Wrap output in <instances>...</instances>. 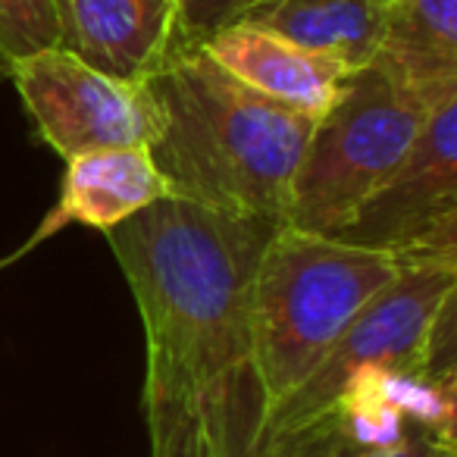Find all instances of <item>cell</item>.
<instances>
[{
  "mask_svg": "<svg viewBox=\"0 0 457 457\" xmlns=\"http://www.w3.org/2000/svg\"><path fill=\"white\" fill-rule=\"evenodd\" d=\"M276 226L170 197L104 232L145 323V382L179 401L197 457H276L248 320Z\"/></svg>",
  "mask_w": 457,
  "mask_h": 457,
  "instance_id": "1",
  "label": "cell"
},
{
  "mask_svg": "<svg viewBox=\"0 0 457 457\" xmlns=\"http://www.w3.org/2000/svg\"><path fill=\"white\" fill-rule=\"evenodd\" d=\"M145 82L163 113L151 157L172 197L216 213L286 222L317 120L257 95L191 38H179Z\"/></svg>",
  "mask_w": 457,
  "mask_h": 457,
  "instance_id": "2",
  "label": "cell"
},
{
  "mask_svg": "<svg viewBox=\"0 0 457 457\" xmlns=\"http://www.w3.org/2000/svg\"><path fill=\"white\" fill-rule=\"evenodd\" d=\"M401 270L404 261L386 251L338 242L286 222L273 228L248 298L251 345L270 401V420Z\"/></svg>",
  "mask_w": 457,
  "mask_h": 457,
  "instance_id": "3",
  "label": "cell"
},
{
  "mask_svg": "<svg viewBox=\"0 0 457 457\" xmlns=\"http://www.w3.org/2000/svg\"><path fill=\"white\" fill-rule=\"evenodd\" d=\"M436 107L376 63L351 72L332 107L313 122L292 182L286 226L338 236L398 170Z\"/></svg>",
  "mask_w": 457,
  "mask_h": 457,
  "instance_id": "4",
  "label": "cell"
},
{
  "mask_svg": "<svg viewBox=\"0 0 457 457\" xmlns=\"http://www.w3.org/2000/svg\"><path fill=\"white\" fill-rule=\"evenodd\" d=\"M457 379L367 367L329 411L276 438V457H457Z\"/></svg>",
  "mask_w": 457,
  "mask_h": 457,
  "instance_id": "5",
  "label": "cell"
},
{
  "mask_svg": "<svg viewBox=\"0 0 457 457\" xmlns=\"http://www.w3.org/2000/svg\"><path fill=\"white\" fill-rule=\"evenodd\" d=\"M457 298V261H411L345 329L304 386L288 395L270 420L279 436L329 411L345 382L367 367H398L426 373V348L445 304ZM429 376V373H426ZM436 379V376H432Z\"/></svg>",
  "mask_w": 457,
  "mask_h": 457,
  "instance_id": "6",
  "label": "cell"
},
{
  "mask_svg": "<svg viewBox=\"0 0 457 457\" xmlns=\"http://www.w3.org/2000/svg\"><path fill=\"white\" fill-rule=\"evenodd\" d=\"M7 79L38 138L63 160L101 147H151L163 129L151 85L107 76L60 47L16 60Z\"/></svg>",
  "mask_w": 457,
  "mask_h": 457,
  "instance_id": "7",
  "label": "cell"
},
{
  "mask_svg": "<svg viewBox=\"0 0 457 457\" xmlns=\"http://www.w3.org/2000/svg\"><path fill=\"white\" fill-rule=\"evenodd\" d=\"M332 238L404 263L457 261V97L426 116L398 170Z\"/></svg>",
  "mask_w": 457,
  "mask_h": 457,
  "instance_id": "8",
  "label": "cell"
},
{
  "mask_svg": "<svg viewBox=\"0 0 457 457\" xmlns=\"http://www.w3.org/2000/svg\"><path fill=\"white\" fill-rule=\"evenodd\" d=\"M60 51L129 82H145L172 51L176 0H51Z\"/></svg>",
  "mask_w": 457,
  "mask_h": 457,
  "instance_id": "9",
  "label": "cell"
},
{
  "mask_svg": "<svg viewBox=\"0 0 457 457\" xmlns=\"http://www.w3.org/2000/svg\"><path fill=\"white\" fill-rule=\"evenodd\" d=\"M201 45L238 82L311 120L332 107L351 76L345 66L242 20L216 29Z\"/></svg>",
  "mask_w": 457,
  "mask_h": 457,
  "instance_id": "10",
  "label": "cell"
},
{
  "mask_svg": "<svg viewBox=\"0 0 457 457\" xmlns=\"http://www.w3.org/2000/svg\"><path fill=\"white\" fill-rule=\"evenodd\" d=\"M172 188L157 170L151 147H101L66 160L63 191L57 207L41 222L32 245L82 222L97 232H110L120 222L138 216L141 210L170 201Z\"/></svg>",
  "mask_w": 457,
  "mask_h": 457,
  "instance_id": "11",
  "label": "cell"
},
{
  "mask_svg": "<svg viewBox=\"0 0 457 457\" xmlns=\"http://www.w3.org/2000/svg\"><path fill=\"white\" fill-rule=\"evenodd\" d=\"M373 63L432 107L457 97V0H388Z\"/></svg>",
  "mask_w": 457,
  "mask_h": 457,
  "instance_id": "12",
  "label": "cell"
},
{
  "mask_svg": "<svg viewBox=\"0 0 457 457\" xmlns=\"http://www.w3.org/2000/svg\"><path fill=\"white\" fill-rule=\"evenodd\" d=\"M388 0H263L242 22L276 32L357 72L379 54Z\"/></svg>",
  "mask_w": 457,
  "mask_h": 457,
  "instance_id": "13",
  "label": "cell"
},
{
  "mask_svg": "<svg viewBox=\"0 0 457 457\" xmlns=\"http://www.w3.org/2000/svg\"><path fill=\"white\" fill-rule=\"evenodd\" d=\"M57 45L51 0H0V82L16 60Z\"/></svg>",
  "mask_w": 457,
  "mask_h": 457,
  "instance_id": "14",
  "label": "cell"
},
{
  "mask_svg": "<svg viewBox=\"0 0 457 457\" xmlns=\"http://www.w3.org/2000/svg\"><path fill=\"white\" fill-rule=\"evenodd\" d=\"M145 420L151 436V457H197L191 420L170 392L151 382H145Z\"/></svg>",
  "mask_w": 457,
  "mask_h": 457,
  "instance_id": "15",
  "label": "cell"
},
{
  "mask_svg": "<svg viewBox=\"0 0 457 457\" xmlns=\"http://www.w3.org/2000/svg\"><path fill=\"white\" fill-rule=\"evenodd\" d=\"M257 4H263V0H176L182 38L204 41L216 29L238 22Z\"/></svg>",
  "mask_w": 457,
  "mask_h": 457,
  "instance_id": "16",
  "label": "cell"
}]
</instances>
